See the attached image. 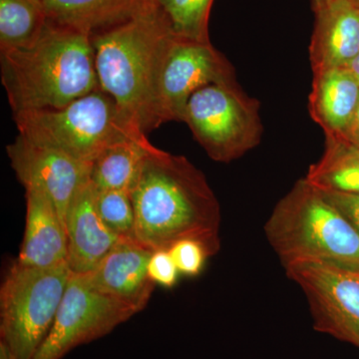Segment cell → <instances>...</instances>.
Here are the masks:
<instances>
[{"label":"cell","mask_w":359,"mask_h":359,"mask_svg":"<svg viewBox=\"0 0 359 359\" xmlns=\"http://www.w3.org/2000/svg\"><path fill=\"white\" fill-rule=\"evenodd\" d=\"M135 211V238L154 252L179 241L202 243L212 257L221 249L222 214L205 174L181 155L151 144L130 190Z\"/></svg>","instance_id":"cell-1"},{"label":"cell","mask_w":359,"mask_h":359,"mask_svg":"<svg viewBox=\"0 0 359 359\" xmlns=\"http://www.w3.org/2000/svg\"><path fill=\"white\" fill-rule=\"evenodd\" d=\"M13 113L59 109L100 88L91 35L49 20L36 41L0 53Z\"/></svg>","instance_id":"cell-2"},{"label":"cell","mask_w":359,"mask_h":359,"mask_svg":"<svg viewBox=\"0 0 359 359\" xmlns=\"http://www.w3.org/2000/svg\"><path fill=\"white\" fill-rule=\"evenodd\" d=\"M171 26L158 4L133 20L91 35L100 88L133 128L156 129L157 78Z\"/></svg>","instance_id":"cell-3"},{"label":"cell","mask_w":359,"mask_h":359,"mask_svg":"<svg viewBox=\"0 0 359 359\" xmlns=\"http://www.w3.org/2000/svg\"><path fill=\"white\" fill-rule=\"evenodd\" d=\"M264 233L285 269L325 263L359 271V231L304 178L276 204Z\"/></svg>","instance_id":"cell-4"},{"label":"cell","mask_w":359,"mask_h":359,"mask_svg":"<svg viewBox=\"0 0 359 359\" xmlns=\"http://www.w3.org/2000/svg\"><path fill=\"white\" fill-rule=\"evenodd\" d=\"M13 118L27 140L90 165L116 144L144 134L126 122L114 99L101 88L65 107L22 111Z\"/></svg>","instance_id":"cell-5"},{"label":"cell","mask_w":359,"mask_h":359,"mask_svg":"<svg viewBox=\"0 0 359 359\" xmlns=\"http://www.w3.org/2000/svg\"><path fill=\"white\" fill-rule=\"evenodd\" d=\"M72 271L67 263L32 268L14 262L0 289V339L33 359L50 332Z\"/></svg>","instance_id":"cell-6"},{"label":"cell","mask_w":359,"mask_h":359,"mask_svg":"<svg viewBox=\"0 0 359 359\" xmlns=\"http://www.w3.org/2000/svg\"><path fill=\"white\" fill-rule=\"evenodd\" d=\"M259 109V101L238 81L210 84L189 99L183 122L212 161L230 163L261 143Z\"/></svg>","instance_id":"cell-7"},{"label":"cell","mask_w":359,"mask_h":359,"mask_svg":"<svg viewBox=\"0 0 359 359\" xmlns=\"http://www.w3.org/2000/svg\"><path fill=\"white\" fill-rule=\"evenodd\" d=\"M237 81L235 68L211 41H198L172 33L158 73L156 129L164 123L183 122L189 99L197 90L210 84Z\"/></svg>","instance_id":"cell-8"},{"label":"cell","mask_w":359,"mask_h":359,"mask_svg":"<svg viewBox=\"0 0 359 359\" xmlns=\"http://www.w3.org/2000/svg\"><path fill=\"white\" fill-rule=\"evenodd\" d=\"M137 313L94 289L86 273H72L50 332L33 359H62L72 349L110 334Z\"/></svg>","instance_id":"cell-9"},{"label":"cell","mask_w":359,"mask_h":359,"mask_svg":"<svg viewBox=\"0 0 359 359\" xmlns=\"http://www.w3.org/2000/svg\"><path fill=\"white\" fill-rule=\"evenodd\" d=\"M285 271L306 294L314 330L359 348V271L304 263Z\"/></svg>","instance_id":"cell-10"},{"label":"cell","mask_w":359,"mask_h":359,"mask_svg":"<svg viewBox=\"0 0 359 359\" xmlns=\"http://www.w3.org/2000/svg\"><path fill=\"white\" fill-rule=\"evenodd\" d=\"M11 168L25 189L46 194L60 215L65 226L66 215L75 194L90 180L92 165L65 153L37 145L18 134L6 146Z\"/></svg>","instance_id":"cell-11"},{"label":"cell","mask_w":359,"mask_h":359,"mask_svg":"<svg viewBox=\"0 0 359 359\" xmlns=\"http://www.w3.org/2000/svg\"><path fill=\"white\" fill-rule=\"evenodd\" d=\"M152 252L133 240H122L93 271L87 273L92 287L140 313L147 306L155 283L148 276Z\"/></svg>","instance_id":"cell-12"},{"label":"cell","mask_w":359,"mask_h":359,"mask_svg":"<svg viewBox=\"0 0 359 359\" xmlns=\"http://www.w3.org/2000/svg\"><path fill=\"white\" fill-rule=\"evenodd\" d=\"M67 264L73 273H90L123 238L104 224L96 207L91 180L80 187L66 215Z\"/></svg>","instance_id":"cell-13"},{"label":"cell","mask_w":359,"mask_h":359,"mask_svg":"<svg viewBox=\"0 0 359 359\" xmlns=\"http://www.w3.org/2000/svg\"><path fill=\"white\" fill-rule=\"evenodd\" d=\"M313 13L309 48L313 72L347 67L359 51V0H334Z\"/></svg>","instance_id":"cell-14"},{"label":"cell","mask_w":359,"mask_h":359,"mask_svg":"<svg viewBox=\"0 0 359 359\" xmlns=\"http://www.w3.org/2000/svg\"><path fill=\"white\" fill-rule=\"evenodd\" d=\"M25 190V237L16 263L32 268L67 263V235L55 205L42 191Z\"/></svg>","instance_id":"cell-15"},{"label":"cell","mask_w":359,"mask_h":359,"mask_svg":"<svg viewBox=\"0 0 359 359\" xmlns=\"http://www.w3.org/2000/svg\"><path fill=\"white\" fill-rule=\"evenodd\" d=\"M359 103V82L347 67L314 71L309 111L325 136H344Z\"/></svg>","instance_id":"cell-16"},{"label":"cell","mask_w":359,"mask_h":359,"mask_svg":"<svg viewBox=\"0 0 359 359\" xmlns=\"http://www.w3.org/2000/svg\"><path fill=\"white\" fill-rule=\"evenodd\" d=\"M49 20L94 33L133 20L157 4L156 0H43Z\"/></svg>","instance_id":"cell-17"},{"label":"cell","mask_w":359,"mask_h":359,"mask_svg":"<svg viewBox=\"0 0 359 359\" xmlns=\"http://www.w3.org/2000/svg\"><path fill=\"white\" fill-rule=\"evenodd\" d=\"M304 179L323 192L359 196V144L342 136H325V152Z\"/></svg>","instance_id":"cell-18"},{"label":"cell","mask_w":359,"mask_h":359,"mask_svg":"<svg viewBox=\"0 0 359 359\" xmlns=\"http://www.w3.org/2000/svg\"><path fill=\"white\" fill-rule=\"evenodd\" d=\"M151 144L142 134L107 149L92 164L90 180L96 190L130 192Z\"/></svg>","instance_id":"cell-19"},{"label":"cell","mask_w":359,"mask_h":359,"mask_svg":"<svg viewBox=\"0 0 359 359\" xmlns=\"http://www.w3.org/2000/svg\"><path fill=\"white\" fill-rule=\"evenodd\" d=\"M48 21L43 0H0V53L34 43Z\"/></svg>","instance_id":"cell-20"},{"label":"cell","mask_w":359,"mask_h":359,"mask_svg":"<svg viewBox=\"0 0 359 359\" xmlns=\"http://www.w3.org/2000/svg\"><path fill=\"white\" fill-rule=\"evenodd\" d=\"M172 32L198 41H210L209 18L214 0H156Z\"/></svg>","instance_id":"cell-21"},{"label":"cell","mask_w":359,"mask_h":359,"mask_svg":"<svg viewBox=\"0 0 359 359\" xmlns=\"http://www.w3.org/2000/svg\"><path fill=\"white\" fill-rule=\"evenodd\" d=\"M96 207L104 224L118 237L136 241L134 205L128 191L96 190Z\"/></svg>","instance_id":"cell-22"},{"label":"cell","mask_w":359,"mask_h":359,"mask_svg":"<svg viewBox=\"0 0 359 359\" xmlns=\"http://www.w3.org/2000/svg\"><path fill=\"white\" fill-rule=\"evenodd\" d=\"M169 250L179 273L189 276L199 275L208 257H211L202 243L191 238L175 243Z\"/></svg>","instance_id":"cell-23"},{"label":"cell","mask_w":359,"mask_h":359,"mask_svg":"<svg viewBox=\"0 0 359 359\" xmlns=\"http://www.w3.org/2000/svg\"><path fill=\"white\" fill-rule=\"evenodd\" d=\"M148 276L155 285L171 289L179 278V269L175 264L169 250L152 252L148 262Z\"/></svg>","instance_id":"cell-24"},{"label":"cell","mask_w":359,"mask_h":359,"mask_svg":"<svg viewBox=\"0 0 359 359\" xmlns=\"http://www.w3.org/2000/svg\"><path fill=\"white\" fill-rule=\"evenodd\" d=\"M320 192L359 231V196L344 193L323 192V191Z\"/></svg>","instance_id":"cell-25"},{"label":"cell","mask_w":359,"mask_h":359,"mask_svg":"<svg viewBox=\"0 0 359 359\" xmlns=\"http://www.w3.org/2000/svg\"><path fill=\"white\" fill-rule=\"evenodd\" d=\"M342 137L353 143L359 144V103Z\"/></svg>","instance_id":"cell-26"},{"label":"cell","mask_w":359,"mask_h":359,"mask_svg":"<svg viewBox=\"0 0 359 359\" xmlns=\"http://www.w3.org/2000/svg\"><path fill=\"white\" fill-rule=\"evenodd\" d=\"M0 359H18L6 341L0 339Z\"/></svg>","instance_id":"cell-27"},{"label":"cell","mask_w":359,"mask_h":359,"mask_svg":"<svg viewBox=\"0 0 359 359\" xmlns=\"http://www.w3.org/2000/svg\"><path fill=\"white\" fill-rule=\"evenodd\" d=\"M347 68L351 71V73H353L359 82V51L358 55H356L355 57L353 58V60L349 63Z\"/></svg>","instance_id":"cell-28"},{"label":"cell","mask_w":359,"mask_h":359,"mask_svg":"<svg viewBox=\"0 0 359 359\" xmlns=\"http://www.w3.org/2000/svg\"><path fill=\"white\" fill-rule=\"evenodd\" d=\"M332 1H334V0H311V6H313V11H316V9L320 8V7Z\"/></svg>","instance_id":"cell-29"}]
</instances>
